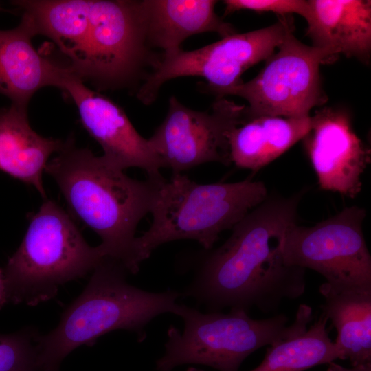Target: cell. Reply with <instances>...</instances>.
I'll return each mask as SVG.
<instances>
[{"label":"cell","mask_w":371,"mask_h":371,"mask_svg":"<svg viewBox=\"0 0 371 371\" xmlns=\"http://www.w3.org/2000/svg\"><path fill=\"white\" fill-rule=\"evenodd\" d=\"M328 319L322 313L304 332L269 346L261 363L250 371H304L342 359L329 337ZM187 371H205L191 367Z\"/></svg>","instance_id":"21"},{"label":"cell","mask_w":371,"mask_h":371,"mask_svg":"<svg viewBox=\"0 0 371 371\" xmlns=\"http://www.w3.org/2000/svg\"><path fill=\"white\" fill-rule=\"evenodd\" d=\"M311 120L302 141L320 188L356 197L371 153L355 133L350 114L344 109L325 106Z\"/></svg>","instance_id":"12"},{"label":"cell","mask_w":371,"mask_h":371,"mask_svg":"<svg viewBox=\"0 0 371 371\" xmlns=\"http://www.w3.org/2000/svg\"><path fill=\"white\" fill-rule=\"evenodd\" d=\"M293 19L279 16L274 24L245 33H236L192 51L181 48L164 53L152 72L146 77L136 96L146 105L157 98L167 81L183 76H200L207 85L202 91L223 98L224 93L243 82V74L266 60L293 30Z\"/></svg>","instance_id":"7"},{"label":"cell","mask_w":371,"mask_h":371,"mask_svg":"<svg viewBox=\"0 0 371 371\" xmlns=\"http://www.w3.org/2000/svg\"><path fill=\"white\" fill-rule=\"evenodd\" d=\"M245 107L220 98L199 111L171 96L164 120L148 140L163 168L173 174L210 162L228 166L229 135L243 123Z\"/></svg>","instance_id":"11"},{"label":"cell","mask_w":371,"mask_h":371,"mask_svg":"<svg viewBox=\"0 0 371 371\" xmlns=\"http://www.w3.org/2000/svg\"><path fill=\"white\" fill-rule=\"evenodd\" d=\"M65 142L44 137L30 126L27 108H0V170L33 186L46 198L42 175L54 153Z\"/></svg>","instance_id":"17"},{"label":"cell","mask_w":371,"mask_h":371,"mask_svg":"<svg viewBox=\"0 0 371 371\" xmlns=\"http://www.w3.org/2000/svg\"><path fill=\"white\" fill-rule=\"evenodd\" d=\"M45 171L56 181L76 216L101 238L104 256L137 273L136 228L151 212L164 177L132 179L102 156L76 148L71 139Z\"/></svg>","instance_id":"2"},{"label":"cell","mask_w":371,"mask_h":371,"mask_svg":"<svg viewBox=\"0 0 371 371\" xmlns=\"http://www.w3.org/2000/svg\"><path fill=\"white\" fill-rule=\"evenodd\" d=\"M89 30L79 63L70 69L100 88L135 83L160 58L148 46L141 1L91 0Z\"/></svg>","instance_id":"8"},{"label":"cell","mask_w":371,"mask_h":371,"mask_svg":"<svg viewBox=\"0 0 371 371\" xmlns=\"http://www.w3.org/2000/svg\"><path fill=\"white\" fill-rule=\"evenodd\" d=\"M104 257L100 246L91 247L70 216L47 199L3 269L8 302H47L60 286L93 271Z\"/></svg>","instance_id":"6"},{"label":"cell","mask_w":371,"mask_h":371,"mask_svg":"<svg viewBox=\"0 0 371 371\" xmlns=\"http://www.w3.org/2000/svg\"><path fill=\"white\" fill-rule=\"evenodd\" d=\"M304 190L289 196H267L232 229L220 247L205 250L195 277L181 295L192 297L210 312L256 308L275 312L284 300L301 297L306 269L284 262L282 243L296 222Z\"/></svg>","instance_id":"1"},{"label":"cell","mask_w":371,"mask_h":371,"mask_svg":"<svg viewBox=\"0 0 371 371\" xmlns=\"http://www.w3.org/2000/svg\"><path fill=\"white\" fill-rule=\"evenodd\" d=\"M217 3L214 0L141 1L148 46L166 53L181 49V43L194 34L211 32L223 38L237 33L232 24L215 12Z\"/></svg>","instance_id":"16"},{"label":"cell","mask_w":371,"mask_h":371,"mask_svg":"<svg viewBox=\"0 0 371 371\" xmlns=\"http://www.w3.org/2000/svg\"><path fill=\"white\" fill-rule=\"evenodd\" d=\"M58 88L74 102L84 128L100 144L107 161L122 170L137 167L148 177H162V163L148 139L137 131L119 105L85 86L68 66Z\"/></svg>","instance_id":"13"},{"label":"cell","mask_w":371,"mask_h":371,"mask_svg":"<svg viewBox=\"0 0 371 371\" xmlns=\"http://www.w3.org/2000/svg\"><path fill=\"white\" fill-rule=\"evenodd\" d=\"M1 9V8H0Z\"/></svg>","instance_id":"26"},{"label":"cell","mask_w":371,"mask_h":371,"mask_svg":"<svg viewBox=\"0 0 371 371\" xmlns=\"http://www.w3.org/2000/svg\"><path fill=\"white\" fill-rule=\"evenodd\" d=\"M173 314L183 319V330L168 328L164 354L155 363L157 371H172L185 364L238 371L251 353L304 332L313 319L312 308L306 304L299 306L291 324L284 314L254 319L238 308L203 313L177 304Z\"/></svg>","instance_id":"5"},{"label":"cell","mask_w":371,"mask_h":371,"mask_svg":"<svg viewBox=\"0 0 371 371\" xmlns=\"http://www.w3.org/2000/svg\"><path fill=\"white\" fill-rule=\"evenodd\" d=\"M128 271L120 262L104 257L92 271L82 293L65 311L58 326L41 339L43 359L59 370L63 360L82 345L115 330L146 337L144 328L163 313H173L181 293H153L130 284Z\"/></svg>","instance_id":"3"},{"label":"cell","mask_w":371,"mask_h":371,"mask_svg":"<svg viewBox=\"0 0 371 371\" xmlns=\"http://www.w3.org/2000/svg\"><path fill=\"white\" fill-rule=\"evenodd\" d=\"M322 314L337 331L335 342L352 366L371 363V289L319 288Z\"/></svg>","instance_id":"19"},{"label":"cell","mask_w":371,"mask_h":371,"mask_svg":"<svg viewBox=\"0 0 371 371\" xmlns=\"http://www.w3.org/2000/svg\"><path fill=\"white\" fill-rule=\"evenodd\" d=\"M36 35L31 19L25 14L15 28L0 30V94L22 108H27L40 89L59 87L67 69L36 52L32 43Z\"/></svg>","instance_id":"15"},{"label":"cell","mask_w":371,"mask_h":371,"mask_svg":"<svg viewBox=\"0 0 371 371\" xmlns=\"http://www.w3.org/2000/svg\"><path fill=\"white\" fill-rule=\"evenodd\" d=\"M306 36L312 46L369 65L371 1L308 0Z\"/></svg>","instance_id":"14"},{"label":"cell","mask_w":371,"mask_h":371,"mask_svg":"<svg viewBox=\"0 0 371 371\" xmlns=\"http://www.w3.org/2000/svg\"><path fill=\"white\" fill-rule=\"evenodd\" d=\"M91 0H23L12 3L32 21L36 35L52 39L69 57L80 61L89 30Z\"/></svg>","instance_id":"20"},{"label":"cell","mask_w":371,"mask_h":371,"mask_svg":"<svg viewBox=\"0 0 371 371\" xmlns=\"http://www.w3.org/2000/svg\"><path fill=\"white\" fill-rule=\"evenodd\" d=\"M311 125V115L303 118L265 115L249 120L229 135L231 162L256 172L302 140Z\"/></svg>","instance_id":"18"},{"label":"cell","mask_w":371,"mask_h":371,"mask_svg":"<svg viewBox=\"0 0 371 371\" xmlns=\"http://www.w3.org/2000/svg\"><path fill=\"white\" fill-rule=\"evenodd\" d=\"M327 371H371V363L352 366V368H346L335 361L327 364Z\"/></svg>","instance_id":"24"},{"label":"cell","mask_w":371,"mask_h":371,"mask_svg":"<svg viewBox=\"0 0 371 371\" xmlns=\"http://www.w3.org/2000/svg\"><path fill=\"white\" fill-rule=\"evenodd\" d=\"M366 216L359 206L344 207L314 226L293 223L282 243L284 262L312 269L333 289H371V256L363 223Z\"/></svg>","instance_id":"9"},{"label":"cell","mask_w":371,"mask_h":371,"mask_svg":"<svg viewBox=\"0 0 371 371\" xmlns=\"http://www.w3.org/2000/svg\"><path fill=\"white\" fill-rule=\"evenodd\" d=\"M8 302L3 269L0 268V308Z\"/></svg>","instance_id":"25"},{"label":"cell","mask_w":371,"mask_h":371,"mask_svg":"<svg viewBox=\"0 0 371 371\" xmlns=\"http://www.w3.org/2000/svg\"><path fill=\"white\" fill-rule=\"evenodd\" d=\"M332 58L327 51L302 43L292 30L256 76L227 91L223 97L236 95L247 101L243 123L265 115L308 117L313 107L327 100L319 67Z\"/></svg>","instance_id":"10"},{"label":"cell","mask_w":371,"mask_h":371,"mask_svg":"<svg viewBox=\"0 0 371 371\" xmlns=\"http://www.w3.org/2000/svg\"><path fill=\"white\" fill-rule=\"evenodd\" d=\"M267 196L262 181L203 184L172 174L158 190L149 229L136 237L138 263L162 244L177 240H194L205 250L212 249L223 231L232 229Z\"/></svg>","instance_id":"4"},{"label":"cell","mask_w":371,"mask_h":371,"mask_svg":"<svg viewBox=\"0 0 371 371\" xmlns=\"http://www.w3.org/2000/svg\"><path fill=\"white\" fill-rule=\"evenodd\" d=\"M41 336L30 326L12 333H0V371H59L43 360Z\"/></svg>","instance_id":"22"},{"label":"cell","mask_w":371,"mask_h":371,"mask_svg":"<svg viewBox=\"0 0 371 371\" xmlns=\"http://www.w3.org/2000/svg\"><path fill=\"white\" fill-rule=\"evenodd\" d=\"M225 15L239 10L271 12L278 16L297 14L304 19L308 11L307 0H225Z\"/></svg>","instance_id":"23"}]
</instances>
